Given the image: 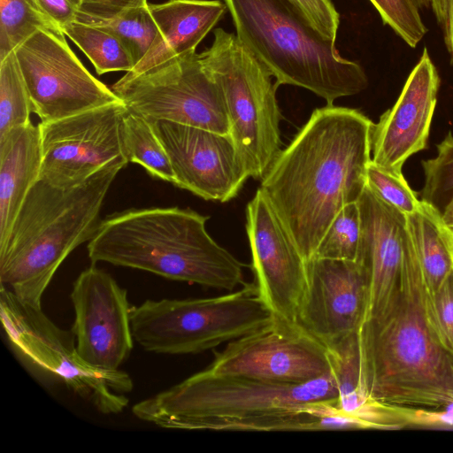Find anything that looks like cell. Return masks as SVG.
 Masks as SVG:
<instances>
[{"instance_id": "1", "label": "cell", "mask_w": 453, "mask_h": 453, "mask_svg": "<svg viewBox=\"0 0 453 453\" xmlns=\"http://www.w3.org/2000/svg\"><path fill=\"white\" fill-rule=\"evenodd\" d=\"M372 126L356 109L317 108L261 180L259 188L305 261L366 186Z\"/></svg>"}, {"instance_id": "2", "label": "cell", "mask_w": 453, "mask_h": 453, "mask_svg": "<svg viewBox=\"0 0 453 453\" xmlns=\"http://www.w3.org/2000/svg\"><path fill=\"white\" fill-rule=\"evenodd\" d=\"M432 303L406 227L392 298L358 331L361 382L370 398L399 407L453 403V355L441 339Z\"/></svg>"}, {"instance_id": "3", "label": "cell", "mask_w": 453, "mask_h": 453, "mask_svg": "<svg viewBox=\"0 0 453 453\" xmlns=\"http://www.w3.org/2000/svg\"><path fill=\"white\" fill-rule=\"evenodd\" d=\"M333 371L300 384L217 373L206 368L132 407L139 419L171 429L315 430L316 403L338 402Z\"/></svg>"}, {"instance_id": "4", "label": "cell", "mask_w": 453, "mask_h": 453, "mask_svg": "<svg viewBox=\"0 0 453 453\" xmlns=\"http://www.w3.org/2000/svg\"><path fill=\"white\" fill-rule=\"evenodd\" d=\"M209 217L191 209L126 210L102 219L88 242L92 263L106 262L226 290L244 286L243 266L206 230Z\"/></svg>"}, {"instance_id": "5", "label": "cell", "mask_w": 453, "mask_h": 453, "mask_svg": "<svg viewBox=\"0 0 453 453\" xmlns=\"http://www.w3.org/2000/svg\"><path fill=\"white\" fill-rule=\"evenodd\" d=\"M124 167H105L71 188L39 179L0 245V286L20 301L42 307L43 293L60 265L95 235L104 199Z\"/></svg>"}, {"instance_id": "6", "label": "cell", "mask_w": 453, "mask_h": 453, "mask_svg": "<svg viewBox=\"0 0 453 453\" xmlns=\"http://www.w3.org/2000/svg\"><path fill=\"white\" fill-rule=\"evenodd\" d=\"M238 39L275 83L306 88L328 105L365 90L368 78L342 58L335 42L314 30L285 0H224Z\"/></svg>"}, {"instance_id": "7", "label": "cell", "mask_w": 453, "mask_h": 453, "mask_svg": "<svg viewBox=\"0 0 453 453\" xmlns=\"http://www.w3.org/2000/svg\"><path fill=\"white\" fill-rule=\"evenodd\" d=\"M213 35L201 60L223 95L229 136L248 174L261 180L282 150L278 85L236 35L218 27Z\"/></svg>"}, {"instance_id": "8", "label": "cell", "mask_w": 453, "mask_h": 453, "mask_svg": "<svg viewBox=\"0 0 453 453\" xmlns=\"http://www.w3.org/2000/svg\"><path fill=\"white\" fill-rule=\"evenodd\" d=\"M273 313L254 284L208 298L146 300L131 311L134 340L157 354H197L253 333Z\"/></svg>"}, {"instance_id": "9", "label": "cell", "mask_w": 453, "mask_h": 453, "mask_svg": "<svg viewBox=\"0 0 453 453\" xmlns=\"http://www.w3.org/2000/svg\"><path fill=\"white\" fill-rule=\"evenodd\" d=\"M0 316L16 353L37 371L56 378L103 414L124 411L133 389L126 372L102 370L80 356L74 335L58 327L42 307L20 301L0 286Z\"/></svg>"}, {"instance_id": "10", "label": "cell", "mask_w": 453, "mask_h": 453, "mask_svg": "<svg viewBox=\"0 0 453 453\" xmlns=\"http://www.w3.org/2000/svg\"><path fill=\"white\" fill-rule=\"evenodd\" d=\"M128 110L149 121L166 120L229 134L223 95L196 51L175 57L111 87Z\"/></svg>"}, {"instance_id": "11", "label": "cell", "mask_w": 453, "mask_h": 453, "mask_svg": "<svg viewBox=\"0 0 453 453\" xmlns=\"http://www.w3.org/2000/svg\"><path fill=\"white\" fill-rule=\"evenodd\" d=\"M14 52L40 122L121 101L88 71L58 28L38 29Z\"/></svg>"}, {"instance_id": "12", "label": "cell", "mask_w": 453, "mask_h": 453, "mask_svg": "<svg viewBox=\"0 0 453 453\" xmlns=\"http://www.w3.org/2000/svg\"><path fill=\"white\" fill-rule=\"evenodd\" d=\"M119 101L60 119L39 122L42 160L39 179L60 188L77 186L100 170L126 166Z\"/></svg>"}, {"instance_id": "13", "label": "cell", "mask_w": 453, "mask_h": 453, "mask_svg": "<svg viewBox=\"0 0 453 453\" xmlns=\"http://www.w3.org/2000/svg\"><path fill=\"white\" fill-rule=\"evenodd\" d=\"M211 371L285 384L304 383L332 371L327 348L297 322L274 317L215 352Z\"/></svg>"}, {"instance_id": "14", "label": "cell", "mask_w": 453, "mask_h": 453, "mask_svg": "<svg viewBox=\"0 0 453 453\" xmlns=\"http://www.w3.org/2000/svg\"><path fill=\"white\" fill-rule=\"evenodd\" d=\"M72 333L81 358L102 370H118L133 349L127 292L111 274L91 265L73 281Z\"/></svg>"}, {"instance_id": "15", "label": "cell", "mask_w": 453, "mask_h": 453, "mask_svg": "<svg viewBox=\"0 0 453 453\" xmlns=\"http://www.w3.org/2000/svg\"><path fill=\"white\" fill-rule=\"evenodd\" d=\"M246 231L258 296L274 317L296 322L306 261L260 188L247 204Z\"/></svg>"}, {"instance_id": "16", "label": "cell", "mask_w": 453, "mask_h": 453, "mask_svg": "<svg viewBox=\"0 0 453 453\" xmlns=\"http://www.w3.org/2000/svg\"><path fill=\"white\" fill-rule=\"evenodd\" d=\"M296 322L327 349L358 333L365 319L368 275L357 261L312 257Z\"/></svg>"}, {"instance_id": "17", "label": "cell", "mask_w": 453, "mask_h": 453, "mask_svg": "<svg viewBox=\"0 0 453 453\" xmlns=\"http://www.w3.org/2000/svg\"><path fill=\"white\" fill-rule=\"evenodd\" d=\"M165 147L174 186L208 201L234 198L250 178L229 134L166 120L150 121Z\"/></svg>"}, {"instance_id": "18", "label": "cell", "mask_w": 453, "mask_h": 453, "mask_svg": "<svg viewBox=\"0 0 453 453\" xmlns=\"http://www.w3.org/2000/svg\"><path fill=\"white\" fill-rule=\"evenodd\" d=\"M440 87L438 71L424 48L395 104L372 126V161L395 174L426 148Z\"/></svg>"}, {"instance_id": "19", "label": "cell", "mask_w": 453, "mask_h": 453, "mask_svg": "<svg viewBox=\"0 0 453 453\" xmlns=\"http://www.w3.org/2000/svg\"><path fill=\"white\" fill-rule=\"evenodd\" d=\"M357 202L361 219L357 262L365 269L369 283L365 321L382 311L397 286L406 216L380 200L367 185Z\"/></svg>"}, {"instance_id": "20", "label": "cell", "mask_w": 453, "mask_h": 453, "mask_svg": "<svg viewBox=\"0 0 453 453\" xmlns=\"http://www.w3.org/2000/svg\"><path fill=\"white\" fill-rule=\"evenodd\" d=\"M158 33L144 58L125 79L138 76L170 59L196 51L197 45L225 15L220 0H169L149 4Z\"/></svg>"}, {"instance_id": "21", "label": "cell", "mask_w": 453, "mask_h": 453, "mask_svg": "<svg viewBox=\"0 0 453 453\" xmlns=\"http://www.w3.org/2000/svg\"><path fill=\"white\" fill-rule=\"evenodd\" d=\"M42 160L39 126L32 122L0 139V245L32 186L39 180Z\"/></svg>"}, {"instance_id": "22", "label": "cell", "mask_w": 453, "mask_h": 453, "mask_svg": "<svg viewBox=\"0 0 453 453\" xmlns=\"http://www.w3.org/2000/svg\"><path fill=\"white\" fill-rule=\"evenodd\" d=\"M338 387V409L363 422L366 428L398 429L405 426L394 406L370 398L360 377L358 333L327 349Z\"/></svg>"}, {"instance_id": "23", "label": "cell", "mask_w": 453, "mask_h": 453, "mask_svg": "<svg viewBox=\"0 0 453 453\" xmlns=\"http://www.w3.org/2000/svg\"><path fill=\"white\" fill-rule=\"evenodd\" d=\"M406 216V227L433 297L453 273V234L438 212L420 201Z\"/></svg>"}, {"instance_id": "24", "label": "cell", "mask_w": 453, "mask_h": 453, "mask_svg": "<svg viewBox=\"0 0 453 453\" xmlns=\"http://www.w3.org/2000/svg\"><path fill=\"white\" fill-rule=\"evenodd\" d=\"M121 136L129 162L142 165L154 178L175 184L169 156L150 121L127 109L122 117Z\"/></svg>"}, {"instance_id": "25", "label": "cell", "mask_w": 453, "mask_h": 453, "mask_svg": "<svg viewBox=\"0 0 453 453\" xmlns=\"http://www.w3.org/2000/svg\"><path fill=\"white\" fill-rule=\"evenodd\" d=\"M63 33L87 56L99 75L119 71L127 73L135 65L122 41L102 27L77 20L66 25Z\"/></svg>"}, {"instance_id": "26", "label": "cell", "mask_w": 453, "mask_h": 453, "mask_svg": "<svg viewBox=\"0 0 453 453\" xmlns=\"http://www.w3.org/2000/svg\"><path fill=\"white\" fill-rule=\"evenodd\" d=\"M32 103L14 50L0 61V139L31 122Z\"/></svg>"}, {"instance_id": "27", "label": "cell", "mask_w": 453, "mask_h": 453, "mask_svg": "<svg viewBox=\"0 0 453 453\" xmlns=\"http://www.w3.org/2000/svg\"><path fill=\"white\" fill-rule=\"evenodd\" d=\"M50 27L35 0H0V61L35 31Z\"/></svg>"}, {"instance_id": "28", "label": "cell", "mask_w": 453, "mask_h": 453, "mask_svg": "<svg viewBox=\"0 0 453 453\" xmlns=\"http://www.w3.org/2000/svg\"><path fill=\"white\" fill-rule=\"evenodd\" d=\"M433 158L422 161L424 185L419 192L420 201L441 216L453 199V134L449 132L436 146Z\"/></svg>"}, {"instance_id": "29", "label": "cell", "mask_w": 453, "mask_h": 453, "mask_svg": "<svg viewBox=\"0 0 453 453\" xmlns=\"http://www.w3.org/2000/svg\"><path fill=\"white\" fill-rule=\"evenodd\" d=\"M360 238V211L357 202H354L345 205L333 219L312 257L357 261Z\"/></svg>"}, {"instance_id": "30", "label": "cell", "mask_w": 453, "mask_h": 453, "mask_svg": "<svg viewBox=\"0 0 453 453\" xmlns=\"http://www.w3.org/2000/svg\"><path fill=\"white\" fill-rule=\"evenodd\" d=\"M99 27L115 34L122 41L135 65L144 58L158 33L149 3L128 9Z\"/></svg>"}, {"instance_id": "31", "label": "cell", "mask_w": 453, "mask_h": 453, "mask_svg": "<svg viewBox=\"0 0 453 453\" xmlns=\"http://www.w3.org/2000/svg\"><path fill=\"white\" fill-rule=\"evenodd\" d=\"M383 23L409 46L415 48L427 33L414 0H369Z\"/></svg>"}, {"instance_id": "32", "label": "cell", "mask_w": 453, "mask_h": 453, "mask_svg": "<svg viewBox=\"0 0 453 453\" xmlns=\"http://www.w3.org/2000/svg\"><path fill=\"white\" fill-rule=\"evenodd\" d=\"M366 185L380 200L405 215L414 212L420 204L403 174L390 173L372 160L366 171Z\"/></svg>"}, {"instance_id": "33", "label": "cell", "mask_w": 453, "mask_h": 453, "mask_svg": "<svg viewBox=\"0 0 453 453\" xmlns=\"http://www.w3.org/2000/svg\"><path fill=\"white\" fill-rule=\"evenodd\" d=\"M323 37L336 41L340 15L331 0H285Z\"/></svg>"}, {"instance_id": "34", "label": "cell", "mask_w": 453, "mask_h": 453, "mask_svg": "<svg viewBox=\"0 0 453 453\" xmlns=\"http://www.w3.org/2000/svg\"><path fill=\"white\" fill-rule=\"evenodd\" d=\"M78 13V21L101 26L125 11L148 4L147 0H69Z\"/></svg>"}, {"instance_id": "35", "label": "cell", "mask_w": 453, "mask_h": 453, "mask_svg": "<svg viewBox=\"0 0 453 453\" xmlns=\"http://www.w3.org/2000/svg\"><path fill=\"white\" fill-rule=\"evenodd\" d=\"M432 302L441 339L453 355V273L433 296Z\"/></svg>"}, {"instance_id": "36", "label": "cell", "mask_w": 453, "mask_h": 453, "mask_svg": "<svg viewBox=\"0 0 453 453\" xmlns=\"http://www.w3.org/2000/svg\"><path fill=\"white\" fill-rule=\"evenodd\" d=\"M394 407L405 426L453 427V403L440 408Z\"/></svg>"}, {"instance_id": "37", "label": "cell", "mask_w": 453, "mask_h": 453, "mask_svg": "<svg viewBox=\"0 0 453 453\" xmlns=\"http://www.w3.org/2000/svg\"><path fill=\"white\" fill-rule=\"evenodd\" d=\"M43 17L56 28L78 20V13L69 0H35Z\"/></svg>"}, {"instance_id": "38", "label": "cell", "mask_w": 453, "mask_h": 453, "mask_svg": "<svg viewBox=\"0 0 453 453\" xmlns=\"http://www.w3.org/2000/svg\"><path fill=\"white\" fill-rule=\"evenodd\" d=\"M430 6L443 34V39L453 65V0H430Z\"/></svg>"}, {"instance_id": "39", "label": "cell", "mask_w": 453, "mask_h": 453, "mask_svg": "<svg viewBox=\"0 0 453 453\" xmlns=\"http://www.w3.org/2000/svg\"><path fill=\"white\" fill-rule=\"evenodd\" d=\"M441 218L447 226H453V199L445 207Z\"/></svg>"}, {"instance_id": "40", "label": "cell", "mask_w": 453, "mask_h": 453, "mask_svg": "<svg viewBox=\"0 0 453 453\" xmlns=\"http://www.w3.org/2000/svg\"><path fill=\"white\" fill-rule=\"evenodd\" d=\"M419 9L430 7V0H414Z\"/></svg>"}, {"instance_id": "41", "label": "cell", "mask_w": 453, "mask_h": 453, "mask_svg": "<svg viewBox=\"0 0 453 453\" xmlns=\"http://www.w3.org/2000/svg\"><path fill=\"white\" fill-rule=\"evenodd\" d=\"M449 229H450V231H451V233L453 234V226H449Z\"/></svg>"}]
</instances>
